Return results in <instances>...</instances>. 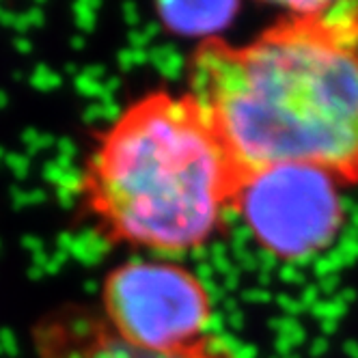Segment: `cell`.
<instances>
[{"instance_id":"2","label":"cell","mask_w":358,"mask_h":358,"mask_svg":"<svg viewBox=\"0 0 358 358\" xmlns=\"http://www.w3.org/2000/svg\"><path fill=\"white\" fill-rule=\"evenodd\" d=\"M240 179L201 101L188 89H160L99 132L76 192L87 222L108 244L182 255L220 231Z\"/></svg>"},{"instance_id":"4","label":"cell","mask_w":358,"mask_h":358,"mask_svg":"<svg viewBox=\"0 0 358 358\" xmlns=\"http://www.w3.org/2000/svg\"><path fill=\"white\" fill-rule=\"evenodd\" d=\"M99 315L127 345L173 352L210 337L214 304L208 285L190 268L164 259H130L106 274Z\"/></svg>"},{"instance_id":"3","label":"cell","mask_w":358,"mask_h":358,"mask_svg":"<svg viewBox=\"0 0 358 358\" xmlns=\"http://www.w3.org/2000/svg\"><path fill=\"white\" fill-rule=\"evenodd\" d=\"M339 179L317 166L283 162L240 179L234 212L272 259L302 264L330 248L345 227Z\"/></svg>"},{"instance_id":"1","label":"cell","mask_w":358,"mask_h":358,"mask_svg":"<svg viewBox=\"0 0 358 358\" xmlns=\"http://www.w3.org/2000/svg\"><path fill=\"white\" fill-rule=\"evenodd\" d=\"M188 85L242 177L298 162L358 186V3H292L246 43L201 41Z\"/></svg>"},{"instance_id":"5","label":"cell","mask_w":358,"mask_h":358,"mask_svg":"<svg viewBox=\"0 0 358 358\" xmlns=\"http://www.w3.org/2000/svg\"><path fill=\"white\" fill-rule=\"evenodd\" d=\"M31 343L35 358H236L212 337L173 352L138 350L121 341L99 311L80 304L43 313L31 330Z\"/></svg>"},{"instance_id":"6","label":"cell","mask_w":358,"mask_h":358,"mask_svg":"<svg viewBox=\"0 0 358 358\" xmlns=\"http://www.w3.org/2000/svg\"><path fill=\"white\" fill-rule=\"evenodd\" d=\"M238 11V3H169L156 7L158 20L169 33L196 37L199 43L220 37Z\"/></svg>"}]
</instances>
